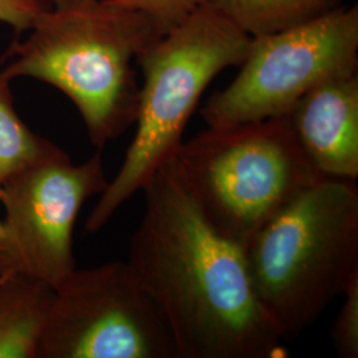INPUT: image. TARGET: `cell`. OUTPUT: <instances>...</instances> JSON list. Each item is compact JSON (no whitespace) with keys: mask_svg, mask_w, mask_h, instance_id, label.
Listing matches in <instances>:
<instances>
[{"mask_svg":"<svg viewBox=\"0 0 358 358\" xmlns=\"http://www.w3.org/2000/svg\"><path fill=\"white\" fill-rule=\"evenodd\" d=\"M127 264L166 322L178 358H278L282 336L260 307L243 247L211 227L174 157L146 182Z\"/></svg>","mask_w":358,"mask_h":358,"instance_id":"6da1fadb","label":"cell"},{"mask_svg":"<svg viewBox=\"0 0 358 358\" xmlns=\"http://www.w3.org/2000/svg\"><path fill=\"white\" fill-rule=\"evenodd\" d=\"M27 31L3 56V76L35 78L64 93L99 150L136 124V59L169 29L108 0H78L40 10Z\"/></svg>","mask_w":358,"mask_h":358,"instance_id":"7a4b0ae2","label":"cell"},{"mask_svg":"<svg viewBox=\"0 0 358 358\" xmlns=\"http://www.w3.org/2000/svg\"><path fill=\"white\" fill-rule=\"evenodd\" d=\"M243 250L257 301L282 338L306 331L358 272L356 180L319 179Z\"/></svg>","mask_w":358,"mask_h":358,"instance_id":"3957f363","label":"cell"},{"mask_svg":"<svg viewBox=\"0 0 358 358\" xmlns=\"http://www.w3.org/2000/svg\"><path fill=\"white\" fill-rule=\"evenodd\" d=\"M252 38L217 13L198 7L138 53L142 72L136 134L115 178L92 210L87 230L97 232L174 157L202 94L215 77L239 66Z\"/></svg>","mask_w":358,"mask_h":358,"instance_id":"277c9868","label":"cell"},{"mask_svg":"<svg viewBox=\"0 0 358 358\" xmlns=\"http://www.w3.org/2000/svg\"><path fill=\"white\" fill-rule=\"evenodd\" d=\"M174 159L211 227L241 247L324 178L300 148L287 115L208 128L182 142Z\"/></svg>","mask_w":358,"mask_h":358,"instance_id":"5b68a950","label":"cell"},{"mask_svg":"<svg viewBox=\"0 0 358 358\" xmlns=\"http://www.w3.org/2000/svg\"><path fill=\"white\" fill-rule=\"evenodd\" d=\"M229 87L201 115L208 128L288 115L308 92L358 72V6H341L300 26L254 38Z\"/></svg>","mask_w":358,"mask_h":358,"instance_id":"8992f818","label":"cell"},{"mask_svg":"<svg viewBox=\"0 0 358 358\" xmlns=\"http://www.w3.org/2000/svg\"><path fill=\"white\" fill-rule=\"evenodd\" d=\"M38 358H178L127 262L75 269L55 289Z\"/></svg>","mask_w":358,"mask_h":358,"instance_id":"52a82bcc","label":"cell"},{"mask_svg":"<svg viewBox=\"0 0 358 358\" xmlns=\"http://www.w3.org/2000/svg\"><path fill=\"white\" fill-rule=\"evenodd\" d=\"M108 183L101 150L76 165L59 146L13 174L0 202L17 269L53 289L64 282L76 269L73 230L80 210Z\"/></svg>","mask_w":358,"mask_h":358,"instance_id":"ba28073f","label":"cell"},{"mask_svg":"<svg viewBox=\"0 0 358 358\" xmlns=\"http://www.w3.org/2000/svg\"><path fill=\"white\" fill-rule=\"evenodd\" d=\"M288 120L322 177H358V72L334 77L301 97Z\"/></svg>","mask_w":358,"mask_h":358,"instance_id":"9c48e42d","label":"cell"},{"mask_svg":"<svg viewBox=\"0 0 358 358\" xmlns=\"http://www.w3.org/2000/svg\"><path fill=\"white\" fill-rule=\"evenodd\" d=\"M53 297L51 285L19 269L0 276V358H38Z\"/></svg>","mask_w":358,"mask_h":358,"instance_id":"30bf717a","label":"cell"},{"mask_svg":"<svg viewBox=\"0 0 358 358\" xmlns=\"http://www.w3.org/2000/svg\"><path fill=\"white\" fill-rule=\"evenodd\" d=\"M346 0H199L251 38L278 34L345 6Z\"/></svg>","mask_w":358,"mask_h":358,"instance_id":"8fae6325","label":"cell"},{"mask_svg":"<svg viewBox=\"0 0 358 358\" xmlns=\"http://www.w3.org/2000/svg\"><path fill=\"white\" fill-rule=\"evenodd\" d=\"M11 80L0 73V195L4 183L19 170L38 161L56 146L36 134L17 115Z\"/></svg>","mask_w":358,"mask_h":358,"instance_id":"7c38bea8","label":"cell"},{"mask_svg":"<svg viewBox=\"0 0 358 358\" xmlns=\"http://www.w3.org/2000/svg\"><path fill=\"white\" fill-rule=\"evenodd\" d=\"M343 296L344 304L333 327V344L340 357L357 358L358 272L348 282Z\"/></svg>","mask_w":358,"mask_h":358,"instance_id":"4fadbf2b","label":"cell"},{"mask_svg":"<svg viewBox=\"0 0 358 358\" xmlns=\"http://www.w3.org/2000/svg\"><path fill=\"white\" fill-rule=\"evenodd\" d=\"M109 3L146 13L170 29L199 7V0H108Z\"/></svg>","mask_w":358,"mask_h":358,"instance_id":"5bb4252c","label":"cell"},{"mask_svg":"<svg viewBox=\"0 0 358 358\" xmlns=\"http://www.w3.org/2000/svg\"><path fill=\"white\" fill-rule=\"evenodd\" d=\"M50 7L34 0H0V23L27 31L40 10Z\"/></svg>","mask_w":358,"mask_h":358,"instance_id":"9a60e30c","label":"cell"},{"mask_svg":"<svg viewBox=\"0 0 358 358\" xmlns=\"http://www.w3.org/2000/svg\"><path fill=\"white\" fill-rule=\"evenodd\" d=\"M17 269L15 257H13L11 244L8 241L7 232L4 229L3 220H0V276Z\"/></svg>","mask_w":358,"mask_h":358,"instance_id":"2e32d148","label":"cell"},{"mask_svg":"<svg viewBox=\"0 0 358 358\" xmlns=\"http://www.w3.org/2000/svg\"><path fill=\"white\" fill-rule=\"evenodd\" d=\"M75 1H78V0H50V4L51 6H64V4H71Z\"/></svg>","mask_w":358,"mask_h":358,"instance_id":"e0dca14e","label":"cell"},{"mask_svg":"<svg viewBox=\"0 0 358 358\" xmlns=\"http://www.w3.org/2000/svg\"><path fill=\"white\" fill-rule=\"evenodd\" d=\"M34 1H38L40 4H44V6H51L50 0H34Z\"/></svg>","mask_w":358,"mask_h":358,"instance_id":"ac0fdd59","label":"cell"}]
</instances>
